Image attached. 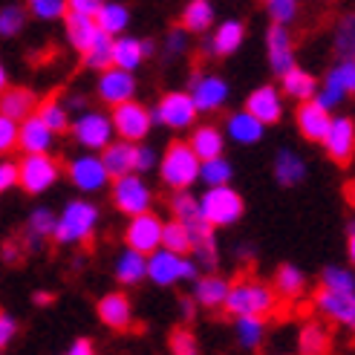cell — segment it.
Instances as JSON below:
<instances>
[{"label": "cell", "instance_id": "1", "mask_svg": "<svg viewBox=\"0 0 355 355\" xmlns=\"http://www.w3.org/2000/svg\"><path fill=\"white\" fill-rule=\"evenodd\" d=\"M277 309V292L275 286H266L263 280L243 275L232 283V292L225 300V312L234 318H269Z\"/></svg>", "mask_w": 355, "mask_h": 355}, {"label": "cell", "instance_id": "2", "mask_svg": "<svg viewBox=\"0 0 355 355\" xmlns=\"http://www.w3.org/2000/svg\"><path fill=\"white\" fill-rule=\"evenodd\" d=\"M159 176L173 191H188L197 180H202V159L193 153L188 141H171L159 162Z\"/></svg>", "mask_w": 355, "mask_h": 355}, {"label": "cell", "instance_id": "3", "mask_svg": "<svg viewBox=\"0 0 355 355\" xmlns=\"http://www.w3.org/2000/svg\"><path fill=\"white\" fill-rule=\"evenodd\" d=\"M96 223H98V208L87 200H73L67 202L61 217H58V232L55 240L61 245H73V243H84L96 232Z\"/></svg>", "mask_w": 355, "mask_h": 355}, {"label": "cell", "instance_id": "4", "mask_svg": "<svg viewBox=\"0 0 355 355\" xmlns=\"http://www.w3.org/2000/svg\"><path fill=\"white\" fill-rule=\"evenodd\" d=\"M200 208H202V217L220 228V225H232L243 217V197L232 188V185H225V188H208L202 197H200Z\"/></svg>", "mask_w": 355, "mask_h": 355}, {"label": "cell", "instance_id": "5", "mask_svg": "<svg viewBox=\"0 0 355 355\" xmlns=\"http://www.w3.org/2000/svg\"><path fill=\"white\" fill-rule=\"evenodd\" d=\"M150 202H153V191L148 188V182L141 180L139 173L113 182V205L121 211V214H128L130 220H136L141 214H150Z\"/></svg>", "mask_w": 355, "mask_h": 355}, {"label": "cell", "instance_id": "6", "mask_svg": "<svg viewBox=\"0 0 355 355\" xmlns=\"http://www.w3.org/2000/svg\"><path fill=\"white\" fill-rule=\"evenodd\" d=\"M124 243H128L130 252H139V254H156L159 248H162L165 243V223L162 217H156L153 211L150 214H141L136 220L128 223V228H124Z\"/></svg>", "mask_w": 355, "mask_h": 355}, {"label": "cell", "instance_id": "7", "mask_svg": "<svg viewBox=\"0 0 355 355\" xmlns=\"http://www.w3.org/2000/svg\"><path fill=\"white\" fill-rule=\"evenodd\" d=\"M148 277L156 283V286H173V283H180V280L197 277V263L173 254L168 248H159L156 254L148 257Z\"/></svg>", "mask_w": 355, "mask_h": 355}, {"label": "cell", "instance_id": "8", "mask_svg": "<svg viewBox=\"0 0 355 355\" xmlns=\"http://www.w3.org/2000/svg\"><path fill=\"white\" fill-rule=\"evenodd\" d=\"M73 136L81 148L87 150H107L113 145V136H116V128H113V119L107 113H84L78 116V121H73Z\"/></svg>", "mask_w": 355, "mask_h": 355}, {"label": "cell", "instance_id": "9", "mask_svg": "<svg viewBox=\"0 0 355 355\" xmlns=\"http://www.w3.org/2000/svg\"><path fill=\"white\" fill-rule=\"evenodd\" d=\"M197 116H200V110H197V104H193V98L188 93H165L162 98H159L156 110H153V121L165 124V128H171V130L191 128V124L197 121Z\"/></svg>", "mask_w": 355, "mask_h": 355}, {"label": "cell", "instance_id": "10", "mask_svg": "<svg viewBox=\"0 0 355 355\" xmlns=\"http://www.w3.org/2000/svg\"><path fill=\"white\" fill-rule=\"evenodd\" d=\"M17 168H21V188L26 193H44L46 188L55 185L58 176H61V165L49 153L24 156L21 162H17Z\"/></svg>", "mask_w": 355, "mask_h": 355}, {"label": "cell", "instance_id": "11", "mask_svg": "<svg viewBox=\"0 0 355 355\" xmlns=\"http://www.w3.org/2000/svg\"><path fill=\"white\" fill-rule=\"evenodd\" d=\"M110 119H113L116 136L121 141H133V145H139V141L148 136L150 124H153V113H148V107L145 104H139V101L121 104V107H116L110 113Z\"/></svg>", "mask_w": 355, "mask_h": 355}, {"label": "cell", "instance_id": "12", "mask_svg": "<svg viewBox=\"0 0 355 355\" xmlns=\"http://www.w3.org/2000/svg\"><path fill=\"white\" fill-rule=\"evenodd\" d=\"M188 96L193 98L200 113H214L228 101V84L214 73H193L188 84Z\"/></svg>", "mask_w": 355, "mask_h": 355}, {"label": "cell", "instance_id": "13", "mask_svg": "<svg viewBox=\"0 0 355 355\" xmlns=\"http://www.w3.org/2000/svg\"><path fill=\"white\" fill-rule=\"evenodd\" d=\"M347 93H355V61H338L324 81V90L318 93V104L327 110L338 107V104L347 98Z\"/></svg>", "mask_w": 355, "mask_h": 355}, {"label": "cell", "instance_id": "14", "mask_svg": "<svg viewBox=\"0 0 355 355\" xmlns=\"http://www.w3.org/2000/svg\"><path fill=\"white\" fill-rule=\"evenodd\" d=\"M69 180H73V185L78 191L93 193V191H101L110 182V173H107V168H104L101 156L84 153V156H76L73 162H69Z\"/></svg>", "mask_w": 355, "mask_h": 355}, {"label": "cell", "instance_id": "15", "mask_svg": "<svg viewBox=\"0 0 355 355\" xmlns=\"http://www.w3.org/2000/svg\"><path fill=\"white\" fill-rule=\"evenodd\" d=\"M98 98L104 104H110V107H121V104L133 101V93H136V81L130 73H124V69H107V73H101L98 78Z\"/></svg>", "mask_w": 355, "mask_h": 355}, {"label": "cell", "instance_id": "16", "mask_svg": "<svg viewBox=\"0 0 355 355\" xmlns=\"http://www.w3.org/2000/svg\"><path fill=\"white\" fill-rule=\"evenodd\" d=\"M266 49H269V67L275 76H289L295 69V46H292V35L286 26H275L266 35Z\"/></svg>", "mask_w": 355, "mask_h": 355}, {"label": "cell", "instance_id": "17", "mask_svg": "<svg viewBox=\"0 0 355 355\" xmlns=\"http://www.w3.org/2000/svg\"><path fill=\"white\" fill-rule=\"evenodd\" d=\"M315 306H318V312H324L329 321L341 324L347 329H355V295H341V292L318 289Z\"/></svg>", "mask_w": 355, "mask_h": 355}, {"label": "cell", "instance_id": "18", "mask_svg": "<svg viewBox=\"0 0 355 355\" xmlns=\"http://www.w3.org/2000/svg\"><path fill=\"white\" fill-rule=\"evenodd\" d=\"M295 121H297V130L304 139H312V141H324L329 128H332V113L327 107H321L318 101H306L300 104L297 113H295Z\"/></svg>", "mask_w": 355, "mask_h": 355}, {"label": "cell", "instance_id": "19", "mask_svg": "<svg viewBox=\"0 0 355 355\" xmlns=\"http://www.w3.org/2000/svg\"><path fill=\"white\" fill-rule=\"evenodd\" d=\"M324 148H327L329 159H335L338 165L349 162L352 153H355V124H352V119L338 116L332 121V128H329V133L324 139Z\"/></svg>", "mask_w": 355, "mask_h": 355}, {"label": "cell", "instance_id": "20", "mask_svg": "<svg viewBox=\"0 0 355 355\" xmlns=\"http://www.w3.org/2000/svg\"><path fill=\"white\" fill-rule=\"evenodd\" d=\"M245 110L263 124H275L283 116V96H280L277 87L263 84L245 98Z\"/></svg>", "mask_w": 355, "mask_h": 355}, {"label": "cell", "instance_id": "21", "mask_svg": "<svg viewBox=\"0 0 355 355\" xmlns=\"http://www.w3.org/2000/svg\"><path fill=\"white\" fill-rule=\"evenodd\" d=\"M136 153H139V145L119 139L101 153V162H104V168H107V173L113 176V180H124V176L136 173Z\"/></svg>", "mask_w": 355, "mask_h": 355}, {"label": "cell", "instance_id": "22", "mask_svg": "<svg viewBox=\"0 0 355 355\" xmlns=\"http://www.w3.org/2000/svg\"><path fill=\"white\" fill-rule=\"evenodd\" d=\"M52 139H55V133H52L41 121V116L35 113L21 124V145L17 148L24 150V156H44L52 148Z\"/></svg>", "mask_w": 355, "mask_h": 355}, {"label": "cell", "instance_id": "23", "mask_svg": "<svg viewBox=\"0 0 355 355\" xmlns=\"http://www.w3.org/2000/svg\"><path fill=\"white\" fill-rule=\"evenodd\" d=\"M153 52V41H139V38H116V49H113V67L124 69V73H133L136 67H141V61L150 58Z\"/></svg>", "mask_w": 355, "mask_h": 355}, {"label": "cell", "instance_id": "24", "mask_svg": "<svg viewBox=\"0 0 355 355\" xmlns=\"http://www.w3.org/2000/svg\"><path fill=\"white\" fill-rule=\"evenodd\" d=\"M98 318L104 327L110 329H130L133 324V309H130V300L124 297L121 292H110L98 300Z\"/></svg>", "mask_w": 355, "mask_h": 355}, {"label": "cell", "instance_id": "25", "mask_svg": "<svg viewBox=\"0 0 355 355\" xmlns=\"http://www.w3.org/2000/svg\"><path fill=\"white\" fill-rule=\"evenodd\" d=\"M101 35L96 17H81V15H73L67 12V41L73 49H78L81 55L90 52V46L96 44V38Z\"/></svg>", "mask_w": 355, "mask_h": 355}, {"label": "cell", "instance_id": "26", "mask_svg": "<svg viewBox=\"0 0 355 355\" xmlns=\"http://www.w3.org/2000/svg\"><path fill=\"white\" fill-rule=\"evenodd\" d=\"M263 128H266V124L257 121L248 110H237V113L228 116V121H225V133L232 136L237 145H257V141L263 139Z\"/></svg>", "mask_w": 355, "mask_h": 355}, {"label": "cell", "instance_id": "27", "mask_svg": "<svg viewBox=\"0 0 355 355\" xmlns=\"http://www.w3.org/2000/svg\"><path fill=\"white\" fill-rule=\"evenodd\" d=\"M188 145L193 148V153H197L202 162H211V159H220L223 156L225 139H223L220 128H214V124H200V128H193Z\"/></svg>", "mask_w": 355, "mask_h": 355}, {"label": "cell", "instance_id": "28", "mask_svg": "<svg viewBox=\"0 0 355 355\" xmlns=\"http://www.w3.org/2000/svg\"><path fill=\"white\" fill-rule=\"evenodd\" d=\"M0 110H3L6 119L24 124L29 116L38 113L35 110V93L26 90V87H12V90H6L3 98H0Z\"/></svg>", "mask_w": 355, "mask_h": 355}, {"label": "cell", "instance_id": "29", "mask_svg": "<svg viewBox=\"0 0 355 355\" xmlns=\"http://www.w3.org/2000/svg\"><path fill=\"white\" fill-rule=\"evenodd\" d=\"M243 38H245V26L240 21H234V17H228V21H223L217 26V32H214V38H211L208 49L214 52V55L225 58V55H232V52L240 49Z\"/></svg>", "mask_w": 355, "mask_h": 355}, {"label": "cell", "instance_id": "30", "mask_svg": "<svg viewBox=\"0 0 355 355\" xmlns=\"http://www.w3.org/2000/svg\"><path fill=\"white\" fill-rule=\"evenodd\" d=\"M228 292H232V283H228V280H223L220 275H205V277L197 280L193 297H197V304H202V306H208V309H217V306L225 309Z\"/></svg>", "mask_w": 355, "mask_h": 355}, {"label": "cell", "instance_id": "31", "mask_svg": "<svg viewBox=\"0 0 355 355\" xmlns=\"http://www.w3.org/2000/svg\"><path fill=\"white\" fill-rule=\"evenodd\" d=\"M304 176H306V162L300 159L295 150L289 148H280L277 156H275V180L280 185H297V182H304Z\"/></svg>", "mask_w": 355, "mask_h": 355}, {"label": "cell", "instance_id": "32", "mask_svg": "<svg viewBox=\"0 0 355 355\" xmlns=\"http://www.w3.org/2000/svg\"><path fill=\"white\" fill-rule=\"evenodd\" d=\"M283 93H286L289 98L300 101V104H306V101H315L318 96V81L312 73H306V69H300L295 67L289 76H283Z\"/></svg>", "mask_w": 355, "mask_h": 355}, {"label": "cell", "instance_id": "33", "mask_svg": "<svg viewBox=\"0 0 355 355\" xmlns=\"http://www.w3.org/2000/svg\"><path fill=\"white\" fill-rule=\"evenodd\" d=\"M141 277H148V257L139 252H121L116 260V280L121 286H133Z\"/></svg>", "mask_w": 355, "mask_h": 355}, {"label": "cell", "instance_id": "34", "mask_svg": "<svg viewBox=\"0 0 355 355\" xmlns=\"http://www.w3.org/2000/svg\"><path fill=\"white\" fill-rule=\"evenodd\" d=\"M55 232H58V220H55V214H52L49 208H35L29 214V223H26L29 245L38 248L44 237H55Z\"/></svg>", "mask_w": 355, "mask_h": 355}, {"label": "cell", "instance_id": "35", "mask_svg": "<svg viewBox=\"0 0 355 355\" xmlns=\"http://www.w3.org/2000/svg\"><path fill=\"white\" fill-rule=\"evenodd\" d=\"M332 46L341 55V61H355V12L341 15V21L335 24Z\"/></svg>", "mask_w": 355, "mask_h": 355}, {"label": "cell", "instance_id": "36", "mask_svg": "<svg viewBox=\"0 0 355 355\" xmlns=\"http://www.w3.org/2000/svg\"><path fill=\"white\" fill-rule=\"evenodd\" d=\"M300 355H329V332L321 324H306L297 338Z\"/></svg>", "mask_w": 355, "mask_h": 355}, {"label": "cell", "instance_id": "37", "mask_svg": "<svg viewBox=\"0 0 355 355\" xmlns=\"http://www.w3.org/2000/svg\"><path fill=\"white\" fill-rule=\"evenodd\" d=\"M304 286H306V277H304V272H300L297 266L283 263L277 269V275H275V292L280 297H297L300 292H304Z\"/></svg>", "mask_w": 355, "mask_h": 355}, {"label": "cell", "instance_id": "38", "mask_svg": "<svg viewBox=\"0 0 355 355\" xmlns=\"http://www.w3.org/2000/svg\"><path fill=\"white\" fill-rule=\"evenodd\" d=\"M96 24H98V29H101L104 35L116 38L119 32L128 29V24H130V12L124 9L121 3H104L101 12H98V17H96Z\"/></svg>", "mask_w": 355, "mask_h": 355}, {"label": "cell", "instance_id": "39", "mask_svg": "<svg viewBox=\"0 0 355 355\" xmlns=\"http://www.w3.org/2000/svg\"><path fill=\"white\" fill-rule=\"evenodd\" d=\"M113 49H116V38L101 32L96 44L90 46V52L84 55V64L90 69H98V73H107V69H113Z\"/></svg>", "mask_w": 355, "mask_h": 355}, {"label": "cell", "instance_id": "40", "mask_svg": "<svg viewBox=\"0 0 355 355\" xmlns=\"http://www.w3.org/2000/svg\"><path fill=\"white\" fill-rule=\"evenodd\" d=\"M211 24H214V9L208 0H191L182 12V26L188 32H205L211 29Z\"/></svg>", "mask_w": 355, "mask_h": 355}, {"label": "cell", "instance_id": "41", "mask_svg": "<svg viewBox=\"0 0 355 355\" xmlns=\"http://www.w3.org/2000/svg\"><path fill=\"white\" fill-rule=\"evenodd\" d=\"M162 248H168V252L180 254V257H188V252H193V234L188 232V225H182L180 220L165 223V243H162Z\"/></svg>", "mask_w": 355, "mask_h": 355}, {"label": "cell", "instance_id": "42", "mask_svg": "<svg viewBox=\"0 0 355 355\" xmlns=\"http://www.w3.org/2000/svg\"><path fill=\"white\" fill-rule=\"evenodd\" d=\"M38 116H41V121L46 124V128H49L52 133L73 130V121H69V110H67V104H61V101H55V98L44 101L41 107H38Z\"/></svg>", "mask_w": 355, "mask_h": 355}, {"label": "cell", "instance_id": "43", "mask_svg": "<svg viewBox=\"0 0 355 355\" xmlns=\"http://www.w3.org/2000/svg\"><path fill=\"white\" fill-rule=\"evenodd\" d=\"M234 332H237L240 347L257 349L263 344V338H266V321H263V318H237Z\"/></svg>", "mask_w": 355, "mask_h": 355}, {"label": "cell", "instance_id": "44", "mask_svg": "<svg viewBox=\"0 0 355 355\" xmlns=\"http://www.w3.org/2000/svg\"><path fill=\"white\" fill-rule=\"evenodd\" d=\"M321 289L329 292H341V295H355V275L341 266H329L321 275Z\"/></svg>", "mask_w": 355, "mask_h": 355}, {"label": "cell", "instance_id": "45", "mask_svg": "<svg viewBox=\"0 0 355 355\" xmlns=\"http://www.w3.org/2000/svg\"><path fill=\"white\" fill-rule=\"evenodd\" d=\"M232 162H228L225 156L220 159H211V162H202V182L208 188H225L232 182Z\"/></svg>", "mask_w": 355, "mask_h": 355}, {"label": "cell", "instance_id": "46", "mask_svg": "<svg viewBox=\"0 0 355 355\" xmlns=\"http://www.w3.org/2000/svg\"><path fill=\"white\" fill-rule=\"evenodd\" d=\"M24 24H26V12L17 3H9V6L0 9V35H3V38L17 35L24 29Z\"/></svg>", "mask_w": 355, "mask_h": 355}, {"label": "cell", "instance_id": "47", "mask_svg": "<svg viewBox=\"0 0 355 355\" xmlns=\"http://www.w3.org/2000/svg\"><path fill=\"white\" fill-rule=\"evenodd\" d=\"M266 12H269L275 26H286L297 17V3L295 0H269V3H266Z\"/></svg>", "mask_w": 355, "mask_h": 355}, {"label": "cell", "instance_id": "48", "mask_svg": "<svg viewBox=\"0 0 355 355\" xmlns=\"http://www.w3.org/2000/svg\"><path fill=\"white\" fill-rule=\"evenodd\" d=\"M32 15L41 17V21H55V17H67L69 6L64 3V0H32L29 3Z\"/></svg>", "mask_w": 355, "mask_h": 355}, {"label": "cell", "instance_id": "49", "mask_svg": "<svg viewBox=\"0 0 355 355\" xmlns=\"http://www.w3.org/2000/svg\"><path fill=\"white\" fill-rule=\"evenodd\" d=\"M191 46V32L185 26H173L168 32V38H165V49H168V55H185Z\"/></svg>", "mask_w": 355, "mask_h": 355}, {"label": "cell", "instance_id": "50", "mask_svg": "<svg viewBox=\"0 0 355 355\" xmlns=\"http://www.w3.org/2000/svg\"><path fill=\"white\" fill-rule=\"evenodd\" d=\"M21 145V124L0 116V150H12Z\"/></svg>", "mask_w": 355, "mask_h": 355}, {"label": "cell", "instance_id": "51", "mask_svg": "<svg viewBox=\"0 0 355 355\" xmlns=\"http://www.w3.org/2000/svg\"><path fill=\"white\" fill-rule=\"evenodd\" d=\"M171 349L173 355H197V338L188 329H176L171 335Z\"/></svg>", "mask_w": 355, "mask_h": 355}, {"label": "cell", "instance_id": "52", "mask_svg": "<svg viewBox=\"0 0 355 355\" xmlns=\"http://www.w3.org/2000/svg\"><path fill=\"white\" fill-rule=\"evenodd\" d=\"M12 185H21V168L17 162H3L0 165V188L9 191Z\"/></svg>", "mask_w": 355, "mask_h": 355}, {"label": "cell", "instance_id": "53", "mask_svg": "<svg viewBox=\"0 0 355 355\" xmlns=\"http://www.w3.org/2000/svg\"><path fill=\"white\" fill-rule=\"evenodd\" d=\"M156 162H162V159H156V150L148 148V145H139V153H136V173L150 171Z\"/></svg>", "mask_w": 355, "mask_h": 355}, {"label": "cell", "instance_id": "54", "mask_svg": "<svg viewBox=\"0 0 355 355\" xmlns=\"http://www.w3.org/2000/svg\"><path fill=\"white\" fill-rule=\"evenodd\" d=\"M104 3H98V0H73L69 3V12L73 15H81V17H98Z\"/></svg>", "mask_w": 355, "mask_h": 355}, {"label": "cell", "instance_id": "55", "mask_svg": "<svg viewBox=\"0 0 355 355\" xmlns=\"http://www.w3.org/2000/svg\"><path fill=\"white\" fill-rule=\"evenodd\" d=\"M15 329H17L15 318H12L9 312H3V315H0V347H6V344L15 338Z\"/></svg>", "mask_w": 355, "mask_h": 355}, {"label": "cell", "instance_id": "56", "mask_svg": "<svg viewBox=\"0 0 355 355\" xmlns=\"http://www.w3.org/2000/svg\"><path fill=\"white\" fill-rule=\"evenodd\" d=\"M67 355H96V349H93V344L87 341V338H78L73 347H69Z\"/></svg>", "mask_w": 355, "mask_h": 355}, {"label": "cell", "instance_id": "57", "mask_svg": "<svg viewBox=\"0 0 355 355\" xmlns=\"http://www.w3.org/2000/svg\"><path fill=\"white\" fill-rule=\"evenodd\" d=\"M180 306H182V318H193V312H197L193 309V297H182Z\"/></svg>", "mask_w": 355, "mask_h": 355}, {"label": "cell", "instance_id": "58", "mask_svg": "<svg viewBox=\"0 0 355 355\" xmlns=\"http://www.w3.org/2000/svg\"><path fill=\"white\" fill-rule=\"evenodd\" d=\"M32 300H35L38 306H46V304H52V295H49V292H35Z\"/></svg>", "mask_w": 355, "mask_h": 355}, {"label": "cell", "instance_id": "59", "mask_svg": "<svg viewBox=\"0 0 355 355\" xmlns=\"http://www.w3.org/2000/svg\"><path fill=\"white\" fill-rule=\"evenodd\" d=\"M347 252H349V260L355 263V223H349V245H347Z\"/></svg>", "mask_w": 355, "mask_h": 355}, {"label": "cell", "instance_id": "60", "mask_svg": "<svg viewBox=\"0 0 355 355\" xmlns=\"http://www.w3.org/2000/svg\"><path fill=\"white\" fill-rule=\"evenodd\" d=\"M344 193H347V202L355 208V180H349V182L344 185Z\"/></svg>", "mask_w": 355, "mask_h": 355}, {"label": "cell", "instance_id": "61", "mask_svg": "<svg viewBox=\"0 0 355 355\" xmlns=\"http://www.w3.org/2000/svg\"><path fill=\"white\" fill-rule=\"evenodd\" d=\"M15 257H17V245H15V243H6V245H3V260L9 263V260H15Z\"/></svg>", "mask_w": 355, "mask_h": 355}]
</instances>
